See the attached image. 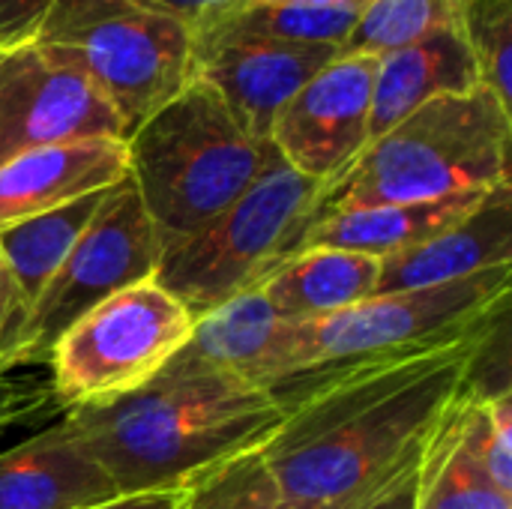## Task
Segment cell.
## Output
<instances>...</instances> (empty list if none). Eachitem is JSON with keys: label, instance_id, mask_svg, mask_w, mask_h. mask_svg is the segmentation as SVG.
<instances>
[{"label": "cell", "instance_id": "9", "mask_svg": "<svg viewBox=\"0 0 512 509\" xmlns=\"http://www.w3.org/2000/svg\"><path fill=\"white\" fill-rule=\"evenodd\" d=\"M162 246L129 174L111 186L72 252L30 306L24 360L48 357L54 342L93 306L156 276Z\"/></svg>", "mask_w": 512, "mask_h": 509}, {"label": "cell", "instance_id": "17", "mask_svg": "<svg viewBox=\"0 0 512 509\" xmlns=\"http://www.w3.org/2000/svg\"><path fill=\"white\" fill-rule=\"evenodd\" d=\"M483 87L477 63L456 21L378 57L369 141L390 132L420 105L438 96H459Z\"/></svg>", "mask_w": 512, "mask_h": 509}, {"label": "cell", "instance_id": "13", "mask_svg": "<svg viewBox=\"0 0 512 509\" xmlns=\"http://www.w3.org/2000/svg\"><path fill=\"white\" fill-rule=\"evenodd\" d=\"M291 327L261 291L240 294L195 321L189 342L165 372H219L273 387L288 378Z\"/></svg>", "mask_w": 512, "mask_h": 509}, {"label": "cell", "instance_id": "29", "mask_svg": "<svg viewBox=\"0 0 512 509\" xmlns=\"http://www.w3.org/2000/svg\"><path fill=\"white\" fill-rule=\"evenodd\" d=\"M420 459H423V453L417 459H411L405 468H399L396 474H390L387 480H381V483H372L366 489H357V492L342 495V498H333V501H318V504H306V507L297 509H372L378 501H384L390 492H396L402 483H408L420 471Z\"/></svg>", "mask_w": 512, "mask_h": 509}, {"label": "cell", "instance_id": "21", "mask_svg": "<svg viewBox=\"0 0 512 509\" xmlns=\"http://www.w3.org/2000/svg\"><path fill=\"white\" fill-rule=\"evenodd\" d=\"M105 192L87 195L66 207H57V210H48V213H39V216H30V219L0 228V258L9 270L18 294L24 297L27 309L36 303V297L45 291L51 276L60 270L66 255L72 252L75 240L93 219Z\"/></svg>", "mask_w": 512, "mask_h": 509}, {"label": "cell", "instance_id": "20", "mask_svg": "<svg viewBox=\"0 0 512 509\" xmlns=\"http://www.w3.org/2000/svg\"><path fill=\"white\" fill-rule=\"evenodd\" d=\"M489 192H465V195H450L438 201L381 204V207L330 213L312 225L306 246H327V249L387 258L456 225L471 210H477L489 198Z\"/></svg>", "mask_w": 512, "mask_h": 509}, {"label": "cell", "instance_id": "16", "mask_svg": "<svg viewBox=\"0 0 512 509\" xmlns=\"http://www.w3.org/2000/svg\"><path fill=\"white\" fill-rule=\"evenodd\" d=\"M501 264H512L510 183L492 189L489 198L456 225L405 252L381 258L375 294L447 285Z\"/></svg>", "mask_w": 512, "mask_h": 509}, {"label": "cell", "instance_id": "4", "mask_svg": "<svg viewBox=\"0 0 512 509\" xmlns=\"http://www.w3.org/2000/svg\"><path fill=\"white\" fill-rule=\"evenodd\" d=\"M510 141L512 111L486 87L438 96L369 141L327 189L321 216L498 189L510 183Z\"/></svg>", "mask_w": 512, "mask_h": 509}, {"label": "cell", "instance_id": "30", "mask_svg": "<svg viewBox=\"0 0 512 509\" xmlns=\"http://www.w3.org/2000/svg\"><path fill=\"white\" fill-rule=\"evenodd\" d=\"M183 495V486L174 489H153V492H135V495H120L108 504L90 509H174Z\"/></svg>", "mask_w": 512, "mask_h": 509}, {"label": "cell", "instance_id": "32", "mask_svg": "<svg viewBox=\"0 0 512 509\" xmlns=\"http://www.w3.org/2000/svg\"><path fill=\"white\" fill-rule=\"evenodd\" d=\"M414 486H417V474L408 483H402L396 492H390L384 501H378L372 509H414Z\"/></svg>", "mask_w": 512, "mask_h": 509}, {"label": "cell", "instance_id": "23", "mask_svg": "<svg viewBox=\"0 0 512 509\" xmlns=\"http://www.w3.org/2000/svg\"><path fill=\"white\" fill-rule=\"evenodd\" d=\"M264 447L231 456L183 483L174 509H282V492Z\"/></svg>", "mask_w": 512, "mask_h": 509}, {"label": "cell", "instance_id": "33", "mask_svg": "<svg viewBox=\"0 0 512 509\" xmlns=\"http://www.w3.org/2000/svg\"><path fill=\"white\" fill-rule=\"evenodd\" d=\"M234 3H312V6H345V9H363L369 0H234Z\"/></svg>", "mask_w": 512, "mask_h": 509}, {"label": "cell", "instance_id": "6", "mask_svg": "<svg viewBox=\"0 0 512 509\" xmlns=\"http://www.w3.org/2000/svg\"><path fill=\"white\" fill-rule=\"evenodd\" d=\"M327 186L294 171L279 153L264 174L204 231L162 252L156 282L198 321L228 300L258 291L306 249Z\"/></svg>", "mask_w": 512, "mask_h": 509}, {"label": "cell", "instance_id": "27", "mask_svg": "<svg viewBox=\"0 0 512 509\" xmlns=\"http://www.w3.org/2000/svg\"><path fill=\"white\" fill-rule=\"evenodd\" d=\"M27 303L18 294L3 258H0V372L12 363H24V333H27Z\"/></svg>", "mask_w": 512, "mask_h": 509}, {"label": "cell", "instance_id": "18", "mask_svg": "<svg viewBox=\"0 0 512 509\" xmlns=\"http://www.w3.org/2000/svg\"><path fill=\"white\" fill-rule=\"evenodd\" d=\"M477 387L474 381L435 423L414 486V509H512L477 447Z\"/></svg>", "mask_w": 512, "mask_h": 509}, {"label": "cell", "instance_id": "24", "mask_svg": "<svg viewBox=\"0 0 512 509\" xmlns=\"http://www.w3.org/2000/svg\"><path fill=\"white\" fill-rule=\"evenodd\" d=\"M459 0H369L351 33L339 42V54L381 57L396 51L429 30L456 21Z\"/></svg>", "mask_w": 512, "mask_h": 509}, {"label": "cell", "instance_id": "8", "mask_svg": "<svg viewBox=\"0 0 512 509\" xmlns=\"http://www.w3.org/2000/svg\"><path fill=\"white\" fill-rule=\"evenodd\" d=\"M195 318L156 279L117 291L81 315L51 348L63 405L99 408L147 387L189 342Z\"/></svg>", "mask_w": 512, "mask_h": 509}, {"label": "cell", "instance_id": "11", "mask_svg": "<svg viewBox=\"0 0 512 509\" xmlns=\"http://www.w3.org/2000/svg\"><path fill=\"white\" fill-rule=\"evenodd\" d=\"M378 57L339 54L306 81L270 129L276 153L327 189L369 147V114Z\"/></svg>", "mask_w": 512, "mask_h": 509}, {"label": "cell", "instance_id": "26", "mask_svg": "<svg viewBox=\"0 0 512 509\" xmlns=\"http://www.w3.org/2000/svg\"><path fill=\"white\" fill-rule=\"evenodd\" d=\"M477 387V384H474ZM477 447L492 483L512 498V396L510 387L483 393L477 387Z\"/></svg>", "mask_w": 512, "mask_h": 509}, {"label": "cell", "instance_id": "22", "mask_svg": "<svg viewBox=\"0 0 512 509\" xmlns=\"http://www.w3.org/2000/svg\"><path fill=\"white\" fill-rule=\"evenodd\" d=\"M360 9L312 3H228L195 21V39L255 36L276 42H327L339 45Z\"/></svg>", "mask_w": 512, "mask_h": 509}, {"label": "cell", "instance_id": "10", "mask_svg": "<svg viewBox=\"0 0 512 509\" xmlns=\"http://www.w3.org/2000/svg\"><path fill=\"white\" fill-rule=\"evenodd\" d=\"M87 138L126 141L105 96L33 39L0 51V165L39 147Z\"/></svg>", "mask_w": 512, "mask_h": 509}, {"label": "cell", "instance_id": "12", "mask_svg": "<svg viewBox=\"0 0 512 509\" xmlns=\"http://www.w3.org/2000/svg\"><path fill=\"white\" fill-rule=\"evenodd\" d=\"M339 57L327 42H276L255 36L195 39L198 78L225 102L252 138L270 141L273 120L288 99Z\"/></svg>", "mask_w": 512, "mask_h": 509}, {"label": "cell", "instance_id": "28", "mask_svg": "<svg viewBox=\"0 0 512 509\" xmlns=\"http://www.w3.org/2000/svg\"><path fill=\"white\" fill-rule=\"evenodd\" d=\"M54 0H0V51L33 39Z\"/></svg>", "mask_w": 512, "mask_h": 509}, {"label": "cell", "instance_id": "25", "mask_svg": "<svg viewBox=\"0 0 512 509\" xmlns=\"http://www.w3.org/2000/svg\"><path fill=\"white\" fill-rule=\"evenodd\" d=\"M456 24L477 63L480 84L512 111V0H459Z\"/></svg>", "mask_w": 512, "mask_h": 509}, {"label": "cell", "instance_id": "19", "mask_svg": "<svg viewBox=\"0 0 512 509\" xmlns=\"http://www.w3.org/2000/svg\"><path fill=\"white\" fill-rule=\"evenodd\" d=\"M381 258L306 246L288 264H282L258 291L291 324H309L330 318L369 300L378 288Z\"/></svg>", "mask_w": 512, "mask_h": 509}, {"label": "cell", "instance_id": "2", "mask_svg": "<svg viewBox=\"0 0 512 509\" xmlns=\"http://www.w3.org/2000/svg\"><path fill=\"white\" fill-rule=\"evenodd\" d=\"M120 495L174 489L213 465L264 447L285 423L270 387L219 372H159L147 387L69 411Z\"/></svg>", "mask_w": 512, "mask_h": 509}, {"label": "cell", "instance_id": "3", "mask_svg": "<svg viewBox=\"0 0 512 509\" xmlns=\"http://www.w3.org/2000/svg\"><path fill=\"white\" fill-rule=\"evenodd\" d=\"M126 153L162 252L204 231L276 159V147L243 132L201 78L147 117Z\"/></svg>", "mask_w": 512, "mask_h": 509}, {"label": "cell", "instance_id": "15", "mask_svg": "<svg viewBox=\"0 0 512 509\" xmlns=\"http://www.w3.org/2000/svg\"><path fill=\"white\" fill-rule=\"evenodd\" d=\"M126 174L129 153L120 138L27 150L0 165V228L105 192Z\"/></svg>", "mask_w": 512, "mask_h": 509}, {"label": "cell", "instance_id": "1", "mask_svg": "<svg viewBox=\"0 0 512 509\" xmlns=\"http://www.w3.org/2000/svg\"><path fill=\"white\" fill-rule=\"evenodd\" d=\"M501 321L447 342L321 366L273 384L285 423L264 456L282 509L351 495L417 459L435 423L474 381Z\"/></svg>", "mask_w": 512, "mask_h": 509}, {"label": "cell", "instance_id": "31", "mask_svg": "<svg viewBox=\"0 0 512 509\" xmlns=\"http://www.w3.org/2000/svg\"><path fill=\"white\" fill-rule=\"evenodd\" d=\"M156 3H162V6H168V9H174V12H180L183 18H189V21L195 24L201 15H207V12H213V9H222V6H228V3H234V0H156Z\"/></svg>", "mask_w": 512, "mask_h": 509}, {"label": "cell", "instance_id": "7", "mask_svg": "<svg viewBox=\"0 0 512 509\" xmlns=\"http://www.w3.org/2000/svg\"><path fill=\"white\" fill-rule=\"evenodd\" d=\"M512 264H501L447 285L375 294L330 318L294 324L288 378L372 354L408 351L456 339L504 318Z\"/></svg>", "mask_w": 512, "mask_h": 509}, {"label": "cell", "instance_id": "14", "mask_svg": "<svg viewBox=\"0 0 512 509\" xmlns=\"http://www.w3.org/2000/svg\"><path fill=\"white\" fill-rule=\"evenodd\" d=\"M114 498L120 489L69 417L0 456V509H90Z\"/></svg>", "mask_w": 512, "mask_h": 509}, {"label": "cell", "instance_id": "5", "mask_svg": "<svg viewBox=\"0 0 512 509\" xmlns=\"http://www.w3.org/2000/svg\"><path fill=\"white\" fill-rule=\"evenodd\" d=\"M114 108L126 138L195 78V24L156 0H54L33 33Z\"/></svg>", "mask_w": 512, "mask_h": 509}]
</instances>
